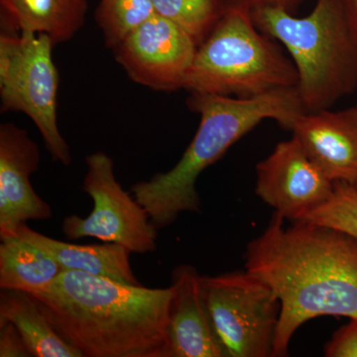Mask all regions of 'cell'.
Here are the masks:
<instances>
[{
	"label": "cell",
	"mask_w": 357,
	"mask_h": 357,
	"mask_svg": "<svg viewBox=\"0 0 357 357\" xmlns=\"http://www.w3.org/2000/svg\"><path fill=\"white\" fill-rule=\"evenodd\" d=\"M284 222L275 213L245 255L246 270L280 300L275 357L288 356L294 335L312 319H357V237L309 220Z\"/></svg>",
	"instance_id": "6da1fadb"
},
{
	"label": "cell",
	"mask_w": 357,
	"mask_h": 357,
	"mask_svg": "<svg viewBox=\"0 0 357 357\" xmlns=\"http://www.w3.org/2000/svg\"><path fill=\"white\" fill-rule=\"evenodd\" d=\"M58 333L86 357H172L173 288L151 289L64 270L33 294Z\"/></svg>",
	"instance_id": "7a4b0ae2"
},
{
	"label": "cell",
	"mask_w": 357,
	"mask_h": 357,
	"mask_svg": "<svg viewBox=\"0 0 357 357\" xmlns=\"http://www.w3.org/2000/svg\"><path fill=\"white\" fill-rule=\"evenodd\" d=\"M188 105L201 115L194 139L177 165L131 188L157 229L172 225L184 213H199L197 180L234 143L265 119L292 130L306 112L296 86L275 89L255 98L192 93Z\"/></svg>",
	"instance_id": "3957f363"
},
{
	"label": "cell",
	"mask_w": 357,
	"mask_h": 357,
	"mask_svg": "<svg viewBox=\"0 0 357 357\" xmlns=\"http://www.w3.org/2000/svg\"><path fill=\"white\" fill-rule=\"evenodd\" d=\"M251 14L260 31L287 49L307 112L331 109L356 91L357 42L344 0H317L305 17L274 7L253 8Z\"/></svg>",
	"instance_id": "277c9868"
},
{
	"label": "cell",
	"mask_w": 357,
	"mask_h": 357,
	"mask_svg": "<svg viewBox=\"0 0 357 357\" xmlns=\"http://www.w3.org/2000/svg\"><path fill=\"white\" fill-rule=\"evenodd\" d=\"M272 39L258 29L250 7L229 0L222 17L198 47L184 89L246 98L297 86L292 59Z\"/></svg>",
	"instance_id": "5b68a950"
},
{
	"label": "cell",
	"mask_w": 357,
	"mask_h": 357,
	"mask_svg": "<svg viewBox=\"0 0 357 357\" xmlns=\"http://www.w3.org/2000/svg\"><path fill=\"white\" fill-rule=\"evenodd\" d=\"M50 37L30 32L0 35V96L2 112H21L39 129L54 161L69 166V145L57 121L59 75Z\"/></svg>",
	"instance_id": "8992f818"
},
{
	"label": "cell",
	"mask_w": 357,
	"mask_h": 357,
	"mask_svg": "<svg viewBox=\"0 0 357 357\" xmlns=\"http://www.w3.org/2000/svg\"><path fill=\"white\" fill-rule=\"evenodd\" d=\"M201 292L223 357L273 356L281 303L248 271L201 276Z\"/></svg>",
	"instance_id": "52a82bcc"
},
{
	"label": "cell",
	"mask_w": 357,
	"mask_h": 357,
	"mask_svg": "<svg viewBox=\"0 0 357 357\" xmlns=\"http://www.w3.org/2000/svg\"><path fill=\"white\" fill-rule=\"evenodd\" d=\"M83 190L93 206L86 218L70 215L62 230L69 239L93 237L102 243L121 244L131 253L154 252L158 229L134 196L124 191L116 180L114 164L103 152L89 154Z\"/></svg>",
	"instance_id": "ba28073f"
},
{
	"label": "cell",
	"mask_w": 357,
	"mask_h": 357,
	"mask_svg": "<svg viewBox=\"0 0 357 357\" xmlns=\"http://www.w3.org/2000/svg\"><path fill=\"white\" fill-rule=\"evenodd\" d=\"M198 44L172 21L155 14L114 49L135 83L155 91L184 89Z\"/></svg>",
	"instance_id": "9c48e42d"
},
{
	"label": "cell",
	"mask_w": 357,
	"mask_h": 357,
	"mask_svg": "<svg viewBox=\"0 0 357 357\" xmlns=\"http://www.w3.org/2000/svg\"><path fill=\"white\" fill-rule=\"evenodd\" d=\"M256 195L285 220H303L328 202L335 183L310 158L293 136L256 165Z\"/></svg>",
	"instance_id": "30bf717a"
},
{
	"label": "cell",
	"mask_w": 357,
	"mask_h": 357,
	"mask_svg": "<svg viewBox=\"0 0 357 357\" xmlns=\"http://www.w3.org/2000/svg\"><path fill=\"white\" fill-rule=\"evenodd\" d=\"M40 151L25 129L0 126V238L15 236L28 220L53 217L50 204L33 189L30 177L38 170Z\"/></svg>",
	"instance_id": "8fae6325"
},
{
	"label": "cell",
	"mask_w": 357,
	"mask_h": 357,
	"mask_svg": "<svg viewBox=\"0 0 357 357\" xmlns=\"http://www.w3.org/2000/svg\"><path fill=\"white\" fill-rule=\"evenodd\" d=\"M292 131L332 182L357 184V105L337 112H305Z\"/></svg>",
	"instance_id": "7c38bea8"
},
{
	"label": "cell",
	"mask_w": 357,
	"mask_h": 357,
	"mask_svg": "<svg viewBox=\"0 0 357 357\" xmlns=\"http://www.w3.org/2000/svg\"><path fill=\"white\" fill-rule=\"evenodd\" d=\"M172 357H223L201 292V275L191 265H180L171 275Z\"/></svg>",
	"instance_id": "4fadbf2b"
},
{
	"label": "cell",
	"mask_w": 357,
	"mask_h": 357,
	"mask_svg": "<svg viewBox=\"0 0 357 357\" xmlns=\"http://www.w3.org/2000/svg\"><path fill=\"white\" fill-rule=\"evenodd\" d=\"M15 236L48 252L65 270L105 277L130 285H141L131 268L130 251L121 244H75L44 236L23 223Z\"/></svg>",
	"instance_id": "5bb4252c"
},
{
	"label": "cell",
	"mask_w": 357,
	"mask_h": 357,
	"mask_svg": "<svg viewBox=\"0 0 357 357\" xmlns=\"http://www.w3.org/2000/svg\"><path fill=\"white\" fill-rule=\"evenodd\" d=\"M0 6L6 31L45 34L54 44L72 38L88 10L86 0H0Z\"/></svg>",
	"instance_id": "9a60e30c"
},
{
	"label": "cell",
	"mask_w": 357,
	"mask_h": 357,
	"mask_svg": "<svg viewBox=\"0 0 357 357\" xmlns=\"http://www.w3.org/2000/svg\"><path fill=\"white\" fill-rule=\"evenodd\" d=\"M6 323L17 328L31 356H84L58 333L31 294L1 290L0 325Z\"/></svg>",
	"instance_id": "2e32d148"
},
{
	"label": "cell",
	"mask_w": 357,
	"mask_h": 357,
	"mask_svg": "<svg viewBox=\"0 0 357 357\" xmlns=\"http://www.w3.org/2000/svg\"><path fill=\"white\" fill-rule=\"evenodd\" d=\"M48 252L17 236L1 238L0 288L36 294L46 290L64 271Z\"/></svg>",
	"instance_id": "e0dca14e"
},
{
	"label": "cell",
	"mask_w": 357,
	"mask_h": 357,
	"mask_svg": "<svg viewBox=\"0 0 357 357\" xmlns=\"http://www.w3.org/2000/svg\"><path fill=\"white\" fill-rule=\"evenodd\" d=\"M156 14L184 29L198 46L222 17L229 0H152Z\"/></svg>",
	"instance_id": "ac0fdd59"
},
{
	"label": "cell",
	"mask_w": 357,
	"mask_h": 357,
	"mask_svg": "<svg viewBox=\"0 0 357 357\" xmlns=\"http://www.w3.org/2000/svg\"><path fill=\"white\" fill-rule=\"evenodd\" d=\"M155 14L152 0H100L96 18L105 44L114 49Z\"/></svg>",
	"instance_id": "d6986e66"
},
{
	"label": "cell",
	"mask_w": 357,
	"mask_h": 357,
	"mask_svg": "<svg viewBox=\"0 0 357 357\" xmlns=\"http://www.w3.org/2000/svg\"><path fill=\"white\" fill-rule=\"evenodd\" d=\"M303 220L319 223L357 237V189L347 183H335L332 197Z\"/></svg>",
	"instance_id": "ffe728a7"
},
{
	"label": "cell",
	"mask_w": 357,
	"mask_h": 357,
	"mask_svg": "<svg viewBox=\"0 0 357 357\" xmlns=\"http://www.w3.org/2000/svg\"><path fill=\"white\" fill-rule=\"evenodd\" d=\"M326 357H357V319L337 328L324 347Z\"/></svg>",
	"instance_id": "44dd1931"
},
{
	"label": "cell",
	"mask_w": 357,
	"mask_h": 357,
	"mask_svg": "<svg viewBox=\"0 0 357 357\" xmlns=\"http://www.w3.org/2000/svg\"><path fill=\"white\" fill-rule=\"evenodd\" d=\"M31 356L20 333L10 323L0 325V357Z\"/></svg>",
	"instance_id": "7402d4cb"
},
{
	"label": "cell",
	"mask_w": 357,
	"mask_h": 357,
	"mask_svg": "<svg viewBox=\"0 0 357 357\" xmlns=\"http://www.w3.org/2000/svg\"><path fill=\"white\" fill-rule=\"evenodd\" d=\"M239 1L246 4L251 9L258 8V7H274V8L284 9L294 14L307 0H239Z\"/></svg>",
	"instance_id": "603a6c76"
},
{
	"label": "cell",
	"mask_w": 357,
	"mask_h": 357,
	"mask_svg": "<svg viewBox=\"0 0 357 357\" xmlns=\"http://www.w3.org/2000/svg\"><path fill=\"white\" fill-rule=\"evenodd\" d=\"M344 2L349 27L357 42V0H344Z\"/></svg>",
	"instance_id": "cb8c5ba5"
},
{
	"label": "cell",
	"mask_w": 357,
	"mask_h": 357,
	"mask_svg": "<svg viewBox=\"0 0 357 357\" xmlns=\"http://www.w3.org/2000/svg\"><path fill=\"white\" fill-rule=\"evenodd\" d=\"M356 189H357V184L356 185Z\"/></svg>",
	"instance_id": "d4e9b609"
}]
</instances>
